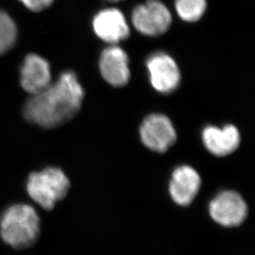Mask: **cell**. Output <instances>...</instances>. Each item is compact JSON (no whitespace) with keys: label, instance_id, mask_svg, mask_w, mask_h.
I'll use <instances>...</instances> for the list:
<instances>
[{"label":"cell","instance_id":"52a82bcc","mask_svg":"<svg viewBox=\"0 0 255 255\" xmlns=\"http://www.w3.org/2000/svg\"><path fill=\"white\" fill-rule=\"evenodd\" d=\"M152 86L162 94L174 91L180 84V71L175 60L165 52H155L146 60Z\"/></svg>","mask_w":255,"mask_h":255},{"label":"cell","instance_id":"3957f363","mask_svg":"<svg viewBox=\"0 0 255 255\" xmlns=\"http://www.w3.org/2000/svg\"><path fill=\"white\" fill-rule=\"evenodd\" d=\"M70 186V180L61 169L49 167L30 174L27 191L31 199L44 209L51 211L67 195Z\"/></svg>","mask_w":255,"mask_h":255},{"label":"cell","instance_id":"8992f818","mask_svg":"<svg viewBox=\"0 0 255 255\" xmlns=\"http://www.w3.org/2000/svg\"><path fill=\"white\" fill-rule=\"evenodd\" d=\"M209 212L212 219L221 226L235 227L246 220L248 207L239 193L224 191L210 202Z\"/></svg>","mask_w":255,"mask_h":255},{"label":"cell","instance_id":"8fae6325","mask_svg":"<svg viewBox=\"0 0 255 255\" xmlns=\"http://www.w3.org/2000/svg\"><path fill=\"white\" fill-rule=\"evenodd\" d=\"M20 74L22 88L31 95L42 91L51 83L50 65L37 55H29L25 58Z\"/></svg>","mask_w":255,"mask_h":255},{"label":"cell","instance_id":"9a60e30c","mask_svg":"<svg viewBox=\"0 0 255 255\" xmlns=\"http://www.w3.org/2000/svg\"><path fill=\"white\" fill-rule=\"evenodd\" d=\"M29 9L38 12L51 4L53 0H20Z\"/></svg>","mask_w":255,"mask_h":255},{"label":"cell","instance_id":"5b68a950","mask_svg":"<svg viewBox=\"0 0 255 255\" xmlns=\"http://www.w3.org/2000/svg\"><path fill=\"white\" fill-rule=\"evenodd\" d=\"M143 144L153 151L164 153L177 139L173 123L163 114H151L144 118L140 128Z\"/></svg>","mask_w":255,"mask_h":255},{"label":"cell","instance_id":"ba28073f","mask_svg":"<svg viewBox=\"0 0 255 255\" xmlns=\"http://www.w3.org/2000/svg\"><path fill=\"white\" fill-rule=\"evenodd\" d=\"M102 76L109 85L123 87L128 85L130 77L129 58L123 49L116 45L104 49L99 60Z\"/></svg>","mask_w":255,"mask_h":255},{"label":"cell","instance_id":"2e32d148","mask_svg":"<svg viewBox=\"0 0 255 255\" xmlns=\"http://www.w3.org/2000/svg\"><path fill=\"white\" fill-rule=\"evenodd\" d=\"M109 1H111V2H119V1H122V0H109Z\"/></svg>","mask_w":255,"mask_h":255},{"label":"cell","instance_id":"5bb4252c","mask_svg":"<svg viewBox=\"0 0 255 255\" xmlns=\"http://www.w3.org/2000/svg\"><path fill=\"white\" fill-rule=\"evenodd\" d=\"M17 27L7 12L0 11V56L9 51L17 41Z\"/></svg>","mask_w":255,"mask_h":255},{"label":"cell","instance_id":"6da1fadb","mask_svg":"<svg viewBox=\"0 0 255 255\" xmlns=\"http://www.w3.org/2000/svg\"><path fill=\"white\" fill-rule=\"evenodd\" d=\"M85 91L75 73L66 71L55 83L31 95L23 109L29 123L51 129L64 125L79 113Z\"/></svg>","mask_w":255,"mask_h":255},{"label":"cell","instance_id":"7c38bea8","mask_svg":"<svg viewBox=\"0 0 255 255\" xmlns=\"http://www.w3.org/2000/svg\"><path fill=\"white\" fill-rule=\"evenodd\" d=\"M202 140L208 151L216 156L223 157L236 151L241 143V135L233 125L222 128L208 126L202 131Z\"/></svg>","mask_w":255,"mask_h":255},{"label":"cell","instance_id":"9c48e42d","mask_svg":"<svg viewBox=\"0 0 255 255\" xmlns=\"http://www.w3.org/2000/svg\"><path fill=\"white\" fill-rule=\"evenodd\" d=\"M93 27L99 38L111 45H117L130 35V29L125 16L117 8L100 11L94 17Z\"/></svg>","mask_w":255,"mask_h":255},{"label":"cell","instance_id":"277c9868","mask_svg":"<svg viewBox=\"0 0 255 255\" xmlns=\"http://www.w3.org/2000/svg\"><path fill=\"white\" fill-rule=\"evenodd\" d=\"M131 22L139 32L148 36H160L166 32L172 22L168 7L159 0H148L132 11Z\"/></svg>","mask_w":255,"mask_h":255},{"label":"cell","instance_id":"30bf717a","mask_svg":"<svg viewBox=\"0 0 255 255\" xmlns=\"http://www.w3.org/2000/svg\"><path fill=\"white\" fill-rule=\"evenodd\" d=\"M198 172L188 165H182L173 171L169 183V193L173 202L180 206H188L195 199L201 188Z\"/></svg>","mask_w":255,"mask_h":255},{"label":"cell","instance_id":"7a4b0ae2","mask_svg":"<svg viewBox=\"0 0 255 255\" xmlns=\"http://www.w3.org/2000/svg\"><path fill=\"white\" fill-rule=\"evenodd\" d=\"M40 235V219L34 208L17 204L7 208L0 218V236L16 250L29 248Z\"/></svg>","mask_w":255,"mask_h":255},{"label":"cell","instance_id":"4fadbf2b","mask_svg":"<svg viewBox=\"0 0 255 255\" xmlns=\"http://www.w3.org/2000/svg\"><path fill=\"white\" fill-rule=\"evenodd\" d=\"M176 11L181 19L188 22L201 19L207 8L206 0H176Z\"/></svg>","mask_w":255,"mask_h":255}]
</instances>
